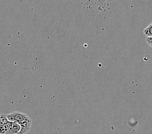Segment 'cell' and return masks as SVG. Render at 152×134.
<instances>
[{
  "mask_svg": "<svg viewBox=\"0 0 152 134\" xmlns=\"http://www.w3.org/2000/svg\"><path fill=\"white\" fill-rule=\"evenodd\" d=\"M8 120L12 122H16L21 126V130L20 134H26L31 129L32 119L24 113L19 112H14L7 115Z\"/></svg>",
  "mask_w": 152,
  "mask_h": 134,
  "instance_id": "cell-1",
  "label": "cell"
},
{
  "mask_svg": "<svg viewBox=\"0 0 152 134\" xmlns=\"http://www.w3.org/2000/svg\"><path fill=\"white\" fill-rule=\"evenodd\" d=\"M144 34L146 36V38L152 37V23L144 30Z\"/></svg>",
  "mask_w": 152,
  "mask_h": 134,
  "instance_id": "cell-2",
  "label": "cell"
},
{
  "mask_svg": "<svg viewBox=\"0 0 152 134\" xmlns=\"http://www.w3.org/2000/svg\"><path fill=\"white\" fill-rule=\"evenodd\" d=\"M146 41L147 43V44L152 48V37H151V38H146Z\"/></svg>",
  "mask_w": 152,
  "mask_h": 134,
  "instance_id": "cell-3",
  "label": "cell"
}]
</instances>
